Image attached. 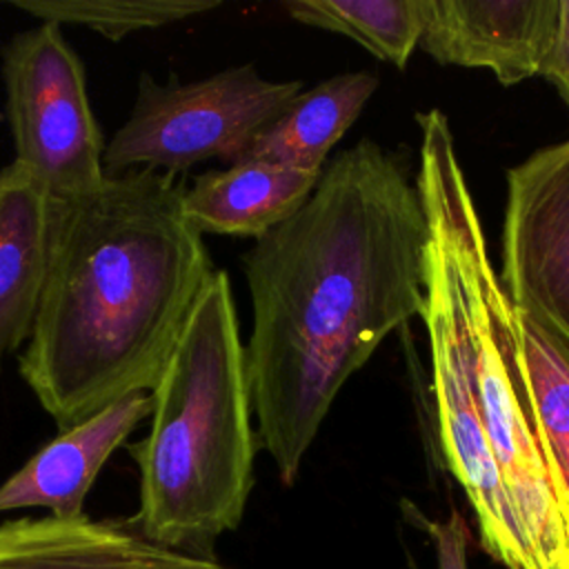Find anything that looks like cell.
I'll use <instances>...</instances> for the list:
<instances>
[{"label":"cell","mask_w":569,"mask_h":569,"mask_svg":"<svg viewBox=\"0 0 569 569\" xmlns=\"http://www.w3.org/2000/svg\"><path fill=\"white\" fill-rule=\"evenodd\" d=\"M11 7L56 24H82L107 40L158 29L220 7L218 0H11Z\"/></svg>","instance_id":"17"},{"label":"cell","mask_w":569,"mask_h":569,"mask_svg":"<svg viewBox=\"0 0 569 569\" xmlns=\"http://www.w3.org/2000/svg\"><path fill=\"white\" fill-rule=\"evenodd\" d=\"M151 409L149 391L131 393L60 431L0 485V513L44 507L64 520L84 516V498L100 469Z\"/></svg>","instance_id":"11"},{"label":"cell","mask_w":569,"mask_h":569,"mask_svg":"<svg viewBox=\"0 0 569 569\" xmlns=\"http://www.w3.org/2000/svg\"><path fill=\"white\" fill-rule=\"evenodd\" d=\"M240 262L256 433L291 487L342 385L393 329L422 318L429 218L405 164L360 140L329 160L302 209Z\"/></svg>","instance_id":"1"},{"label":"cell","mask_w":569,"mask_h":569,"mask_svg":"<svg viewBox=\"0 0 569 569\" xmlns=\"http://www.w3.org/2000/svg\"><path fill=\"white\" fill-rule=\"evenodd\" d=\"M560 0H425L418 47L440 64L482 67L502 84L542 76Z\"/></svg>","instance_id":"9"},{"label":"cell","mask_w":569,"mask_h":569,"mask_svg":"<svg viewBox=\"0 0 569 569\" xmlns=\"http://www.w3.org/2000/svg\"><path fill=\"white\" fill-rule=\"evenodd\" d=\"M53 198L20 162L0 169V367L29 340L49 271Z\"/></svg>","instance_id":"12"},{"label":"cell","mask_w":569,"mask_h":569,"mask_svg":"<svg viewBox=\"0 0 569 569\" xmlns=\"http://www.w3.org/2000/svg\"><path fill=\"white\" fill-rule=\"evenodd\" d=\"M416 184L429 218L427 300L422 320L431 347V382L440 447L449 471L476 511L482 547L507 569H538L491 453L480 407L478 340L460 264L458 193L467 184L449 120L418 113Z\"/></svg>","instance_id":"4"},{"label":"cell","mask_w":569,"mask_h":569,"mask_svg":"<svg viewBox=\"0 0 569 569\" xmlns=\"http://www.w3.org/2000/svg\"><path fill=\"white\" fill-rule=\"evenodd\" d=\"M173 173L53 200L49 271L18 373L60 431L151 391L216 267Z\"/></svg>","instance_id":"2"},{"label":"cell","mask_w":569,"mask_h":569,"mask_svg":"<svg viewBox=\"0 0 569 569\" xmlns=\"http://www.w3.org/2000/svg\"><path fill=\"white\" fill-rule=\"evenodd\" d=\"M2 80L16 162L53 200L100 189L107 144L89 104L82 62L60 24L40 22L11 36L2 47Z\"/></svg>","instance_id":"7"},{"label":"cell","mask_w":569,"mask_h":569,"mask_svg":"<svg viewBox=\"0 0 569 569\" xmlns=\"http://www.w3.org/2000/svg\"><path fill=\"white\" fill-rule=\"evenodd\" d=\"M291 20L347 36L402 69L420 42L425 0H289Z\"/></svg>","instance_id":"15"},{"label":"cell","mask_w":569,"mask_h":569,"mask_svg":"<svg viewBox=\"0 0 569 569\" xmlns=\"http://www.w3.org/2000/svg\"><path fill=\"white\" fill-rule=\"evenodd\" d=\"M318 180L282 164L240 162L196 176L182 207L200 233L260 240L302 209Z\"/></svg>","instance_id":"13"},{"label":"cell","mask_w":569,"mask_h":569,"mask_svg":"<svg viewBox=\"0 0 569 569\" xmlns=\"http://www.w3.org/2000/svg\"><path fill=\"white\" fill-rule=\"evenodd\" d=\"M407 518H411L418 527H422L436 549V567L438 569H467V542L469 531L462 516L453 509L451 516L440 520H427L413 505L402 502Z\"/></svg>","instance_id":"18"},{"label":"cell","mask_w":569,"mask_h":569,"mask_svg":"<svg viewBox=\"0 0 569 569\" xmlns=\"http://www.w3.org/2000/svg\"><path fill=\"white\" fill-rule=\"evenodd\" d=\"M300 93V80H267L251 62L187 84L173 76L158 82L142 71L133 109L107 142L104 173L176 176L213 158L231 164Z\"/></svg>","instance_id":"6"},{"label":"cell","mask_w":569,"mask_h":569,"mask_svg":"<svg viewBox=\"0 0 569 569\" xmlns=\"http://www.w3.org/2000/svg\"><path fill=\"white\" fill-rule=\"evenodd\" d=\"M542 76L558 89L569 109V0H560L556 38Z\"/></svg>","instance_id":"19"},{"label":"cell","mask_w":569,"mask_h":569,"mask_svg":"<svg viewBox=\"0 0 569 569\" xmlns=\"http://www.w3.org/2000/svg\"><path fill=\"white\" fill-rule=\"evenodd\" d=\"M458 247L476 340L482 425L538 569H569V527L525 380L516 309L505 296L469 187L458 193Z\"/></svg>","instance_id":"5"},{"label":"cell","mask_w":569,"mask_h":569,"mask_svg":"<svg viewBox=\"0 0 569 569\" xmlns=\"http://www.w3.org/2000/svg\"><path fill=\"white\" fill-rule=\"evenodd\" d=\"M378 78L345 71L302 91L280 118L264 127L231 164L269 162L322 173L331 149L376 93Z\"/></svg>","instance_id":"14"},{"label":"cell","mask_w":569,"mask_h":569,"mask_svg":"<svg viewBox=\"0 0 569 569\" xmlns=\"http://www.w3.org/2000/svg\"><path fill=\"white\" fill-rule=\"evenodd\" d=\"M0 569H231L213 556L167 549L131 522L13 518L0 522Z\"/></svg>","instance_id":"10"},{"label":"cell","mask_w":569,"mask_h":569,"mask_svg":"<svg viewBox=\"0 0 569 569\" xmlns=\"http://www.w3.org/2000/svg\"><path fill=\"white\" fill-rule=\"evenodd\" d=\"M149 433L127 445L140 471L129 520L167 549L211 556L242 522L260 440L231 280L216 269L151 389Z\"/></svg>","instance_id":"3"},{"label":"cell","mask_w":569,"mask_h":569,"mask_svg":"<svg viewBox=\"0 0 569 569\" xmlns=\"http://www.w3.org/2000/svg\"><path fill=\"white\" fill-rule=\"evenodd\" d=\"M500 287L569 353V140L509 169Z\"/></svg>","instance_id":"8"},{"label":"cell","mask_w":569,"mask_h":569,"mask_svg":"<svg viewBox=\"0 0 569 569\" xmlns=\"http://www.w3.org/2000/svg\"><path fill=\"white\" fill-rule=\"evenodd\" d=\"M516 331L525 380L569 527V353L518 309Z\"/></svg>","instance_id":"16"}]
</instances>
